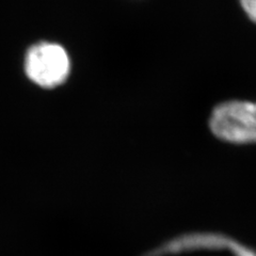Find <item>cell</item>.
Returning a JSON list of instances; mask_svg holds the SVG:
<instances>
[{"label":"cell","instance_id":"3","mask_svg":"<svg viewBox=\"0 0 256 256\" xmlns=\"http://www.w3.org/2000/svg\"><path fill=\"white\" fill-rule=\"evenodd\" d=\"M244 12L256 24V0H240Z\"/></svg>","mask_w":256,"mask_h":256},{"label":"cell","instance_id":"2","mask_svg":"<svg viewBox=\"0 0 256 256\" xmlns=\"http://www.w3.org/2000/svg\"><path fill=\"white\" fill-rule=\"evenodd\" d=\"M25 68L34 84L52 88L66 79L70 72V58L58 44L40 43L28 52Z\"/></svg>","mask_w":256,"mask_h":256},{"label":"cell","instance_id":"1","mask_svg":"<svg viewBox=\"0 0 256 256\" xmlns=\"http://www.w3.org/2000/svg\"><path fill=\"white\" fill-rule=\"evenodd\" d=\"M210 128L216 137L234 144L256 142V102L232 100L214 108Z\"/></svg>","mask_w":256,"mask_h":256}]
</instances>
